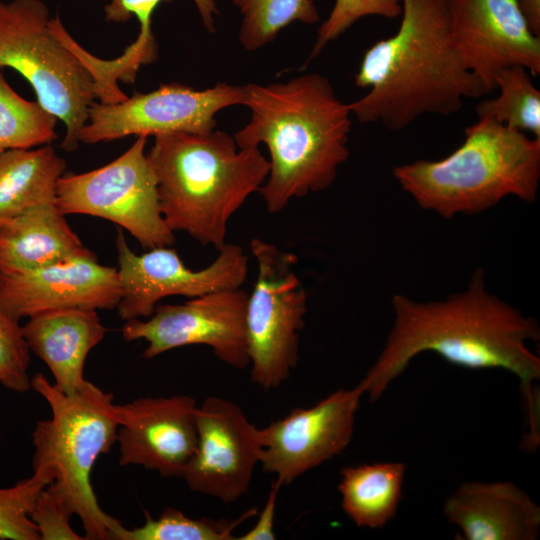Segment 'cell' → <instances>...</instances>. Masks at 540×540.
I'll return each mask as SVG.
<instances>
[{
    "instance_id": "obj_1",
    "label": "cell",
    "mask_w": 540,
    "mask_h": 540,
    "mask_svg": "<svg viewBox=\"0 0 540 540\" xmlns=\"http://www.w3.org/2000/svg\"><path fill=\"white\" fill-rule=\"evenodd\" d=\"M392 328L374 364L358 383L371 401L377 400L411 360L434 352L468 369H503L521 381L530 418L538 415L533 392L540 379V358L527 346L540 339L533 317L492 294L485 273L477 268L467 288L444 300L420 302L402 294L391 299Z\"/></svg>"
},
{
    "instance_id": "obj_2",
    "label": "cell",
    "mask_w": 540,
    "mask_h": 540,
    "mask_svg": "<svg viewBox=\"0 0 540 540\" xmlns=\"http://www.w3.org/2000/svg\"><path fill=\"white\" fill-rule=\"evenodd\" d=\"M244 89L251 117L233 137L239 148L264 144L269 151V173L258 191L267 211L279 213L294 198L328 189L350 154L349 103L319 73Z\"/></svg>"
},
{
    "instance_id": "obj_3",
    "label": "cell",
    "mask_w": 540,
    "mask_h": 540,
    "mask_svg": "<svg viewBox=\"0 0 540 540\" xmlns=\"http://www.w3.org/2000/svg\"><path fill=\"white\" fill-rule=\"evenodd\" d=\"M449 28L448 0H402L397 32L362 57L355 84L370 90L349 103L352 115L399 131L425 113L448 116L464 99L486 94L454 49Z\"/></svg>"
},
{
    "instance_id": "obj_4",
    "label": "cell",
    "mask_w": 540,
    "mask_h": 540,
    "mask_svg": "<svg viewBox=\"0 0 540 540\" xmlns=\"http://www.w3.org/2000/svg\"><path fill=\"white\" fill-rule=\"evenodd\" d=\"M147 157L169 229L216 250L226 244L231 217L269 173L259 147L239 148L220 130L157 135Z\"/></svg>"
},
{
    "instance_id": "obj_5",
    "label": "cell",
    "mask_w": 540,
    "mask_h": 540,
    "mask_svg": "<svg viewBox=\"0 0 540 540\" xmlns=\"http://www.w3.org/2000/svg\"><path fill=\"white\" fill-rule=\"evenodd\" d=\"M392 174L421 209L445 219L482 213L508 196L532 203L540 180V138L479 118L448 156L398 165Z\"/></svg>"
},
{
    "instance_id": "obj_6",
    "label": "cell",
    "mask_w": 540,
    "mask_h": 540,
    "mask_svg": "<svg viewBox=\"0 0 540 540\" xmlns=\"http://www.w3.org/2000/svg\"><path fill=\"white\" fill-rule=\"evenodd\" d=\"M31 388L51 410V418L38 421L32 432L33 471L43 474L47 486L79 517L84 539H114L123 525L100 507L91 484L96 460L117 441L120 422L113 395L89 381L67 395L41 373L31 378Z\"/></svg>"
},
{
    "instance_id": "obj_7",
    "label": "cell",
    "mask_w": 540,
    "mask_h": 540,
    "mask_svg": "<svg viewBox=\"0 0 540 540\" xmlns=\"http://www.w3.org/2000/svg\"><path fill=\"white\" fill-rule=\"evenodd\" d=\"M49 21L41 0H0V69H13L29 82L37 101L65 125L62 148L73 151L94 103V81Z\"/></svg>"
},
{
    "instance_id": "obj_8",
    "label": "cell",
    "mask_w": 540,
    "mask_h": 540,
    "mask_svg": "<svg viewBox=\"0 0 540 540\" xmlns=\"http://www.w3.org/2000/svg\"><path fill=\"white\" fill-rule=\"evenodd\" d=\"M250 250L258 268L246 305L250 374L268 390L279 387L297 366L307 293L295 271L294 253L259 238L251 240Z\"/></svg>"
},
{
    "instance_id": "obj_9",
    "label": "cell",
    "mask_w": 540,
    "mask_h": 540,
    "mask_svg": "<svg viewBox=\"0 0 540 540\" xmlns=\"http://www.w3.org/2000/svg\"><path fill=\"white\" fill-rule=\"evenodd\" d=\"M140 135L119 157L84 173H64L55 204L64 214L109 220L128 231L144 249L172 246L175 235L159 205L157 182Z\"/></svg>"
},
{
    "instance_id": "obj_10",
    "label": "cell",
    "mask_w": 540,
    "mask_h": 540,
    "mask_svg": "<svg viewBox=\"0 0 540 540\" xmlns=\"http://www.w3.org/2000/svg\"><path fill=\"white\" fill-rule=\"evenodd\" d=\"M244 99V85L223 82L195 90L180 83L164 84L117 103H93L79 142L95 144L130 135L207 133L215 129L219 111L243 105Z\"/></svg>"
},
{
    "instance_id": "obj_11",
    "label": "cell",
    "mask_w": 540,
    "mask_h": 540,
    "mask_svg": "<svg viewBox=\"0 0 540 540\" xmlns=\"http://www.w3.org/2000/svg\"><path fill=\"white\" fill-rule=\"evenodd\" d=\"M247 299L245 290L232 288L189 298L183 304H158L148 318L127 320L122 337L128 342L145 340V359L178 347L205 345L228 366L244 369L250 363Z\"/></svg>"
},
{
    "instance_id": "obj_12",
    "label": "cell",
    "mask_w": 540,
    "mask_h": 540,
    "mask_svg": "<svg viewBox=\"0 0 540 540\" xmlns=\"http://www.w3.org/2000/svg\"><path fill=\"white\" fill-rule=\"evenodd\" d=\"M121 298L117 305L122 320L144 319L169 296L197 297L209 292L241 288L247 279L248 256L236 244L226 243L216 259L200 270L188 268L170 246L136 254L122 230L116 236Z\"/></svg>"
},
{
    "instance_id": "obj_13",
    "label": "cell",
    "mask_w": 540,
    "mask_h": 540,
    "mask_svg": "<svg viewBox=\"0 0 540 540\" xmlns=\"http://www.w3.org/2000/svg\"><path fill=\"white\" fill-rule=\"evenodd\" d=\"M450 41L465 68L486 94L512 66L540 74V36L531 29L519 0H448Z\"/></svg>"
},
{
    "instance_id": "obj_14",
    "label": "cell",
    "mask_w": 540,
    "mask_h": 540,
    "mask_svg": "<svg viewBox=\"0 0 540 540\" xmlns=\"http://www.w3.org/2000/svg\"><path fill=\"white\" fill-rule=\"evenodd\" d=\"M261 453V429L236 403L211 396L198 406L196 448L182 478L192 491L233 503L248 491Z\"/></svg>"
},
{
    "instance_id": "obj_15",
    "label": "cell",
    "mask_w": 540,
    "mask_h": 540,
    "mask_svg": "<svg viewBox=\"0 0 540 540\" xmlns=\"http://www.w3.org/2000/svg\"><path fill=\"white\" fill-rule=\"evenodd\" d=\"M363 390L339 389L261 429L263 470L289 484L340 454L350 443Z\"/></svg>"
},
{
    "instance_id": "obj_16",
    "label": "cell",
    "mask_w": 540,
    "mask_h": 540,
    "mask_svg": "<svg viewBox=\"0 0 540 540\" xmlns=\"http://www.w3.org/2000/svg\"><path fill=\"white\" fill-rule=\"evenodd\" d=\"M119 463L182 477L197 443V409L188 395L143 397L118 405Z\"/></svg>"
},
{
    "instance_id": "obj_17",
    "label": "cell",
    "mask_w": 540,
    "mask_h": 540,
    "mask_svg": "<svg viewBox=\"0 0 540 540\" xmlns=\"http://www.w3.org/2000/svg\"><path fill=\"white\" fill-rule=\"evenodd\" d=\"M118 271L96 257L67 260L18 274L0 273V303L15 320L59 309H115Z\"/></svg>"
},
{
    "instance_id": "obj_18",
    "label": "cell",
    "mask_w": 540,
    "mask_h": 540,
    "mask_svg": "<svg viewBox=\"0 0 540 540\" xmlns=\"http://www.w3.org/2000/svg\"><path fill=\"white\" fill-rule=\"evenodd\" d=\"M443 513L465 540H535L540 508L510 481L461 484L447 497Z\"/></svg>"
},
{
    "instance_id": "obj_19",
    "label": "cell",
    "mask_w": 540,
    "mask_h": 540,
    "mask_svg": "<svg viewBox=\"0 0 540 540\" xmlns=\"http://www.w3.org/2000/svg\"><path fill=\"white\" fill-rule=\"evenodd\" d=\"M21 329L30 351L47 365L54 384L67 395L79 392L87 383V356L107 331L96 310L78 308L33 315Z\"/></svg>"
},
{
    "instance_id": "obj_20",
    "label": "cell",
    "mask_w": 540,
    "mask_h": 540,
    "mask_svg": "<svg viewBox=\"0 0 540 540\" xmlns=\"http://www.w3.org/2000/svg\"><path fill=\"white\" fill-rule=\"evenodd\" d=\"M105 5V19L113 22H126L135 17L140 25L136 40L126 47L116 59L104 60L87 52L75 40L68 48L79 58L92 75L95 98L101 103L112 104L123 101L127 96L117 82L132 83L141 66L157 60L158 50L152 32V15L162 2L171 0H108ZM205 28L215 31V16L219 14L215 0H193Z\"/></svg>"
},
{
    "instance_id": "obj_21",
    "label": "cell",
    "mask_w": 540,
    "mask_h": 540,
    "mask_svg": "<svg viewBox=\"0 0 540 540\" xmlns=\"http://www.w3.org/2000/svg\"><path fill=\"white\" fill-rule=\"evenodd\" d=\"M83 257H96L55 202L43 203L0 228V273L18 274Z\"/></svg>"
},
{
    "instance_id": "obj_22",
    "label": "cell",
    "mask_w": 540,
    "mask_h": 540,
    "mask_svg": "<svg viewBox=\"0 0 540 540\" xmlns=\"http://www.w3.org/2000/svg\"><path fill=\"white\" fill-rule=\"evenodd\" d=\"M66 162L54 148L0 151V228L23 212L55 202Z\"/></svg>"
},
{
    "instance_id": "obj_23",
    "label": "cell",
    "mask_w": 540,
    "mask_h": 540,
    "mask_svg": "<svg viewBox=\"0 0 540 540\" xmlns=\"http://www.w3.org/2000/svg\"><path fill=\"white\" fill-rule=\"evenodd\" d=\"M405 470L401 462L360 464L341 470V507L356 526L382 528L395 517Z\"/></svg>"
},
{
    "instance_id": "obj_24",
    "label": "cell",
    "mask_w": 540,
    "mask_h": 540,
    "mask_svg": "<svg viewBox=\"0 0 540 540\" xmlns=\"http://www.w3.org/2000/svg\"><path fill=\"white\" fill-rule=\"evenodd\" d=\"M531 76L519 65L503 70L496 79L499 95L477 104L478 118H489L540 138V92Z\"/></svg>"
},
{
    "instance_id": "obj_25",
    "label": "cell",
    "mask_w": 540,
    "mask_h": 540,
    "mask_svg": "<svg viewBox=\"0 0 540 540\" xmlns=\"http://www.w3.org/2000/svg\"><path fill=\"white\" fill-rule=\"evenodd\" d=\"M57 120L37 100L16 93L0 69V151L49 145L57 138Z\"/></svg>"
},
{
    "instance_id": "obj_26",
    "label": "cell",
    "mask_w": 540,
    "mask_h": 540,
    "mask_svg": "<svg viewBox=\"0 0 540 540\" xmlns=\"http://www.w3.org/2000/svg\"><path fill=\"white\" fill-rule=\"evenodd\" d=\"M232 3L242 16L239 42L249 52L273 42L293 22L319 21L313 0H232Z\"/></svg>"
},
{
    "instance_id": "obj_27",
    "label": "cell",
    "mask_w": 540,
    "mask_h": 540,
    "mask_svg": "<svg viewBox=\"0 0 540 540\" xmlns=\"http://www.w3.org/2000/svg\"><path fill=\"white\" fill-rule=\"evenodd\" d=\"M256 514L257 509L251 508L238 519L215 520L190 518L180 510L167 508L156 519L146 513L145 523L139 527L123 526L114 540H232L236 539L235 528Z\"/></svg>"
},
{
    "instance_id": "obj_28",
    "label": "cell",
    "mask_w": 540,
    "mask_h": 540,
    "mask_svg": "<svg viewBox=\"0 0 540 540\" xmlns=\"http://www.w3.org/2000/svg\"><path fill=\"white\" fill-rule=\"evenodd\" d=\"M49 480L39 472L19 480L14 486L0 488V539L40 540L30 510Z\"/></svg>"
},
{
    "instance_id": "obj_29",
    "label": "cell",
    "mask_w": 540,
    "mask_h": 540,
    "mask_svg": "<svg viewBox=\"0 0 540 540\" xmlns=\"http://www.w3.org/2000/svg\"><path fill=\"white\" fill-rule=\"evenodd\" d=\"M402 13V0H335L317 31L316 41L307 63L317 57L331 41L338 38L358 20L366 16L397 18Z\"/></svg>"
},
{
    "instance_id": "obj_30",
    "label": "cell",
    "mask_w": 540,
    "mask_h": 540,
    "mask_svg": "<svg viewBox=\"0 0 540 540\" xmlns=\"http://www.w3.org/2000/svg\"><path fill=\"white\" fill-rule=\"evenodd\" d=\"M30 352L19 321L0 303V384L3 387L16 393L31 389Z\"/></svg>"
},
{
    "instance_id": "obj_31",
    "label": "cell",
    "mask_w": 540,
    "mask_h": 540,
    "mask_svg": "<svg viewBox=\"0 0 540 540\" xmlns=\"http://www.w3.org/2000/svg\"><path fill=\"white\" fill-rule=\"evenodd\" d=\"M71 516L60 497L48 486L41 490L30 510L40 540L84 539L71 527Z\"/></svg>"
},
{
    "instance_id": "obj_32",
    "label": "cell",
    "mask_w": 540,
    "mask_h": 540,
    "mask_svg": "<svg viewBox=\"0 0 540 540\" xmlns=\"http://www.w3.org/2000/svg\"><path fill=\"white\" fill-rule=\"evenodd\" d=\"M282 483L276 479L268 494L267 500L262 511L258 514L256 524L245 534L239 537V540H274V516L278 493Z\"/></svg>"
},
{
    "instance_id": "obj_33",
    "label": "cell",
    "mask_w": 540,
    "mask_h": 540,
    "mask_svg": "<svg viewBox=\"0 0 540 540\" xmlns=\"http://www.w3.org/2000/svg\"><path fill=\"white\" fill-rule=\"evenodd\" d=\"M519 1L531 29L540 36V0Z\"/></svg>"
}]
</instances>
